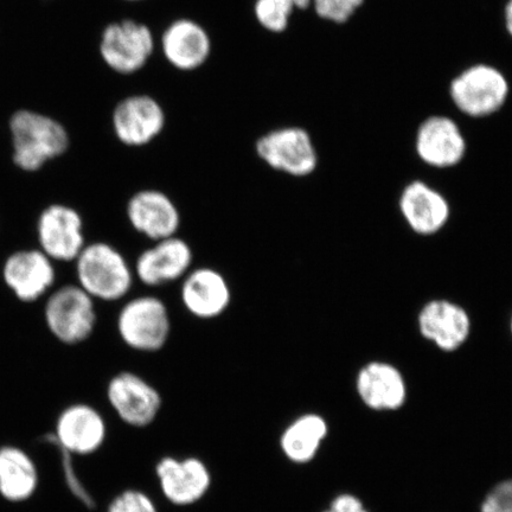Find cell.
I'll use <instances>...</instances> for the list:
<instances>
[{
    "label": "cell",
    "instance_id": "cell-1",
    "mask_svg": "<svg viewBox=\"0 0 512 512\" xmlns=\"http://www.w3.org/2000/svg\"><path fill=\"white\" fill-rule=\"evenodd\" d=\"M511 82L504 70L489 62L460 69L448 82L447 98L454 115L464 121H484L507 107Z\"/></svg>",
    "mask_w": 512,
    "mask_h": 512
},
{
    "label": "cell",
    "instance_id": "cell-2",
    "mask_svg": "<svg viewBox=\"0 0 512 512\" xmlns=\"http://www.w3.org/2000/svg\"><path fill=\"white\" fill-rule=\"evenodd\" d=\"M74 266L76 284L95 302L123 300L131 292L136 278L124 254L104 241L87 242Z\"/></svg>",
    "mask_w": 512,
    "mask_h": 512
},
{
    "label": "cell",
    "instance_id": "cell-3",
    "mask_svg": "<svg viewBox=\"0 0 512 512\" xmlns=\"http://www.w3.org/2000/svg\"><path fill=\"white\" fill-rule=\"evenodd\" d=\"M12 158L17 168L35 172L68 151L69 133L46 114L19 110L10 119Z\"/></svg>",
    "mask_w": 512,
    "mask_h": 512
},
{
    "label": "cell",
    "instance_id": "cell-4",
    "mask_svg": "<svg viewBox=\"0 0 512 512\" xmlns=\"http://www.w3.org/2000/svg\"><path fill=\"white\" fill-rule=\"evenodd\" d=\"M413 151L428 171L444 174L458 169L469 153L462 121L450 113L427 115L415 128Z\"/></svg>",
    "mask_w": 512,
    "mask_h": 512
},
{
    "label": "cell",
    "instance_id": "cell-5",
    "mask_svg": "<svg viewBox=\"0 0 512 512\" xmlns=\"http://www.w3.org/2000/svg\"><path fill=\"white\" fill-rule=\"evenodd\" d=\"M255 151L271 169L292 178H310L322 164L315 136L302 125L281 126L262 134Z\"/></svg>",
    "mask_w": 512,
    "mask_h": 512
},
{
    "label": "cell",
    "instance_id": "cell-6",
    "mask_svg": "<svg viewBox=\"0 0 512 512\" xmlns=\"http://www.w3.org/2000/svg\"><path fill=\"white\" fill-rule=\"evenodd\" d=\"M43 320L57 342L74 347L94 334L98 325L96 302L78 284L55 287L44 299Z\"/></svg>",
    "mask_w": 512,
    "mask_h": 512
},
{
    "label": "cell",
    "instance_id": "cell-7",
    "mask_svg": "<svg viewBox=\"0 0 512 512\" xmlns=\"http://www.w3.org/2000/svg\"><path fill=\"white\" fill-rule=\"evenodd\" d=\"M117 330L121 341L134 351H160L168 344L172 331L168 306L155 296L127 300L118 313Z\"/></svg>",
    "mask_w": 512,
    "mask_h": 512
},
{
    "label": "cell",
    "instance_id": "cell-8",
    "mask_svg": "<svg viewBox=\"0 0 512 512\" xmlns=\"http://www.w3.org/2000/svg\"><path fill=\"white\" fill-rule=\"evenodd\" d=\"M156 49V38L146 24L121 19L108 24L100 37L99 51L106 66L120 75H133L146 67Z\"/></svg>",
    "mask_w": 512,
    "mask_h": 512
},
{
    "label": "cell",
    "instance_id": "cell-9",
    "mask_svg": "<svg viewBox=\"0 0 512 512\" xmlns=\"http://www.w3.org/2000/svg\"><path fill=\"white\" fill-rule=\"evenodd\" d=\"M396 204L407 227L425 238L439 234L451 221L450 198L426 178H413L403 184Z\"/></svg>",
    "mask_w": 512,
    "mask_h": 512
},
{
    "label": "cell",
    "instance_id": "cell-10",
    "mask_svg": "<svg viewBox=\"0 0 512 512\" xmlns=\"http://www.w3.org/2000/svg\"><path fill=\"white\" fill-rule=\"evenodd\" d=\"M36 240L37 248L55 264H74L87 245L83 217L67 204H50L38 216Z\"/></svg>",
    "mask_w": 512,
    "mask_h": 512
},
{
    "label": "cell",
    "instance_id": "cell-11",
    "mask_svg": "<svg viewBox=\"0 0 512 512\" xmlns=\"http://www.w3.org/2000/svg\"><path fill=\"white\" fill-rule=\"evenodd\" d=\"M56 264L41 249L22 248L6 256L2 280L18 302L34 304L56 287Z\"/></svg>",
    "mask_w": 512,
    "mask_h": 512
},
{
    "label": "cell",
    "instance_id": "cell-12",
    "mask_svg": "<svg viewBox=\"0 0 512 512\" xmlns=\"http://www.w3.org/2000/svg\"><path fill=\"white\" fill-rule=\"evenodd\" d=\"M106 396L118 418L131 427L150 426L163 406L157 388L133 371L115 374L107 383Z\"/></svg>",
    "mask_w": 512,
    "mask_h": 512
},
{
    "label": "cell",
    "instance_id": "cell-13",
    "mask_svg": "<svg viewBox=\"0 0 512 512\" xmlns=\"http://www.w3.org/2000/svg\"><path fill=\"white\" fill-rule=\"evenodd\" d=\"M166 113L160 102L147 94H132L120 100L112 114L115 137L130 147L149 145L163 133Z\"/></svg>",
    "mask_w": 512,
    "mask_h": 512
},
{
    "label": "cell",
    "instance_id": "cell-14",
    "mask_svg": "<svg viewBox=\"0 0 512 512\" xmlns=\"http://www.w3.org/2000/svg\"><path fill=\"white\" fill-rule=\"evenodd\" d=\"M55 445L70 456H91L99 451L107 438L104 416L88 403H73L57 416Z\"/></svg>",
    "mask_w": 512,
    "mask_h": 512
},
{
    "label": "cell",
    "instance_id": "cell-15",
    "mask_svg": "<svg viewBox=\"0 0 512 512\" xmlns=\"http://www.w3.org/2000/svg\"><path fill=\"white\" fill-rule=\"evenodd\" d=\"M194 265V252L178 235L153 242L138 255L134 277L147 287H160L183 280Z\"/></svg>",
    "mask_w": 512,
    "mask_h": 512
},
{
    "label": "cell",
    "instance_id": "cell-16",
    "mask_svg": "<svg viewBox=\"0 0 512 512\" xmlns=\"http://www.w3.org/2000/svg\"><path fill=\"white\" fill-rule=\"evenodd\" d=\"M418 329L422 338L443 352H456L469 341L472 319L462 305L433 299L421 307Z\"/></svg>",
    "mask_w": 512,
    "mask_h": 512
},
{
    "label": "cell",
    "instance_id": "cell-17",
    "mask_svg": "<svg viewBox=\"0 0 512 512\" xmlns=\"http://www.w3.org/2000/svg\"><path fill=\"white\" fill-rule=\"evenodd\" d=\"M126 216L131 227L152 242L178 234L182 217L172 198L157 189L139 190L127 202Z\"/></svg>",
    "mask_w": 512,
    "mask_h": 512
},
{
    "label": "cell",
    "instance_id": "cell-18",
    "mask_svg": "<svg viewBox=\"0 0 512 512\" xmlns=\"http://www.w3.org/2000/svg\"><path fill=\"white\" fill-rule=\"evenodd\" d=\"M355 386L358 398L371 411H399L408 399L405 376L389 362L373 361L364 364L358 370Z\"/></svg>",
    "mask_w": 512,
    "mask_h": 512
},
{
    "label": "cell",
    "instance_id": "cell-19",
    "mask_svg": "<svg viewBox=\"0 0 512 512\" xmlns=\"http://www.w3.org/2000/svg\"><path fill=\"white\" fill-rule=\"evenodd\" d=\"M160 49L171 67L189 73L208 62L213 43L202 24L191 18H178L163 31Z\"/></svg>",
    "mask_w": 512,
    "mask_h": 512
},
{
    "label": "cell",
    "instance_id": "cell-20",
    "mask_svg": "<svg viewBox=\"0 0 512 512\" xmlns=\"http://www.w3.org/2000/svg\"><path fill=\"white\" fill-rule=\"evenodd\" d=\"M181 300L191 316L211 320L228 310L232 290L228 280L215 268H192L182 280Z\"/></svg>",
    "mask_w": 512,
    "mask_h": 512
},
{
    "label": "cell",
    "instance_id": "cell-21",
    "mask_svg": "<svg viewBox=\"0 0 512 512\" xmlns=\"http://www.w3.org/2000/svg\"><path fill=\"white\" fill-rule=\"evenodd\" d=\"M156 473L165 498L179 507L200 501L211 484L207 465L197 458H163L157 464Z\"/></svg>",
    "mask_w": 512,
    "mask_h": 512
},
{
    "label": "cell",
    "instance_id": "cell-22",
    "mask_svg": "<svg viewBox=\"0 0 512 512\" xmlns=\"http://www.w3.org/2000/svg\"><path fill=\"white\" fill-rule=\"evenodd\" d=\"M40 485L35 460L15 445L0 447V496L10 503H23L36 494Z\"/></svg>",
    "mask_w": 512,
    "mask_h": 512
},
{
    "label": "cell",
    "instance_id": "cell-23",
    "mask_svg": "<svg viewBox=\"0 0 512 512\" xmlns=\"http://www.w3.org/2000/svg\"><path fill=\"white\" fill-rule=\"evenodd\" d=\"M328 433L329 425L322 415L316 413L300 415L281 434V451L292 463H310L317 456Z\"/></svg>",
    "mask_w": 512,
    "mask_h": 512
},
{
    "label": "cell",
    "instance_id": "cell-24",
    "mask_svg": "<svg viewBox=\"0 0 512 512\" xmlns=\"http://www.w3.org/2000/svg\"><path fill=\"white\" fill-rule=\"evenodd\" d=\"M311 11V0H255L254 17L262 29L272 34H284L292 19Z\"/></svg>",
    "mask_w": 512,
    "mask_h": 512
},
{
    "label": "cell",
    "instance_id": "cell-25",
    "mask_svg": "<svg viewBox=\"0 0 512 512\" xmlns=\"http://www.w3.org/2000/svg\"><path fill=\"white\" fill-rule=\"evenodd\" d=\"M367 0H311V11L319 22L345 27L366 6Z\"/></svg>",
    "mask_w": 512,
    "mask_h": 512
},
{
    "label": "cell",
    "instance_id": "cell-26",
    "mask_svg": "<svg viewBox=\"0 0 512 512\" xmlns=\"http://www.w3.org/2000/svg\"><path fill=\"white\" fill-rule=\"evenodd\" d=\"M107 512H158L156 504L142 491L127 490L115 497Z\"/></svg>",
    "mask_w": 512,
    "mask_h": 512
},
{
    "label": "cell",
    "instance_id": "cell-27",
    "mask_svg": "<svg viewBox=\"0 0 512 512\" xmlns=\"http://www.w3.org/2000/svg\"><path fill=\"white\" fill-rule=\"evenodd\" d=\"M480 512H512V479L504 480L489 492Z\"/></svg>",
    "mask_w": 512,
    "mask_h": 512
},
{
    "label": "cell",
    "instance_id": "cell-28",
    "mask_svg": "<svg viewBox=\"0 0 512 512\" xmlns=\"http://www.w3.org/2000/svg\"><path fill=\"white\" fill-rule=\"evenodd\" d=\"M363 509L361 499L349 494L337 496L330 507L334 512H360Z\"/></svg>",
    "mask_w": 512,
    "mask_h": 512
},
{
    "label": "cell",
    "instance_id": "cell-29",
    "mask_svg": "<svg viewBox=\"0 0 512 512\" xmlns=\"http://www.w3.org/2000/svg\"><path fill=\"white\" fill-rule=\"evenodd\" d=\"M501 17L504 34L512 42V0H505Z\"/></svg>",
    "mask_w": 512,
    "mask_h": 512
},
{
    "label": "cell",
    "instance_id": "cell-30",
    "mask_svg": "<svg viewBox=\"0 0 512 512\" xmlns=\"http://www.w3.org/2000/svg\"><path fill=\"white\" fill-rule=\"evenodd\" d=\"M125 2L138 3V2H144V0H125Z\"/></svg>",
    "mask_w": 512,
    "mask_h": 512
},
{
    "label": "cell",
    "instance_id": "cell-31",
    "mask_svg": "<svg viewBox=\"0 0 512 512\" xmlns=\"http://www.w3.org/2000/svg\"><path fill=\"white\" fill-rule=\"evenodd\" d=\"M510 332H511V336H512V317H511V320H510Z\"/></svg>",
    "mask_w": 512,
    "mask_h": 512
},
{
    "label": "cell",
    "instance_id": "cell-32",
    "mask_svg": "<svg viewBox=\"0 0 512 512\" xmlns=\"http://www.w3.org/2000/svg\"><path fill=\"white\" fill-rule=\"evenodd\" d=\"M360 512H369V511H367L366 509H363V510H361Z\"/></svg>",
    "mask_w": 512,
    "mask_h": 512
},
{
    "label": "cell",
    "instance_id": "cell-33",
    "mask_svg": "<svg viewBox=\"0 0 512 512\" xmlns=\"http://www.w3.org/2000/svg\"><path fill=\"white\" fill-rule=\"evenodd\" d=\"M324 512H334V511L328 510V511H324Z\"/></svg>",
    "mask_w": 512,
    "mask_h": 512
}]
</instances>
